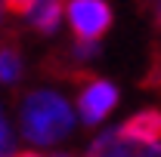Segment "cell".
<instances>
[{
    "label": "cell",
    "mask_w": 161,
    "mask_h": 157,
    "mask_svg": "<svg viewBox=\"0 0 161 157\" xmlns=\"http://www.w3.org/2000/svg\"><path fill=\"white\" fill-rule=\"evenodd\" d=\"M118 105V89L102 77H93V74H84L78 80V111L84 123L96 126L99 120H105L112 114V108Z\"/></svg>",
    "instance_id": "2"
},
{
    "label": "cell",
    "mask_w": 161,
    "mask_h": 157,
    "mask_svg": "<svg viewBox=\"0 0 161 157\" xmlns=\"http://www.w3.org/2000/svg\"><path fill=\"white\" fill-rule=\"evenodd\" d=\"M65 3L68 0H37L28 13V22L31 28L40 31V34H53L62 22V13H65Z\"/></svg>",
    "instance_id": "5"
},
{
    "label": "cell",
    "mask_w": 161,
    "mask_h": 157,
    "mask_svg": "<svg viewBox=\"0 0 161 157\" xmlns=\"http://www.w3.org/2000/svg\"><path fill=\"white\" fill-rule=\"evenodd\" d=\"M53 157H68V154H53Z\"/></svg>",
    "instance_id": "12"
},
{
    "label": "cell",
    "mask_w": 161,
    "mask_h": 157,
    "mask_svg": "<svg viewBox=\"0 0 161 157\" xmlns=\"http://www.w3.org/2000/svg\"><path fill=\"white\" fill-rule=\"evenodd\" d=\"M16 157H37L34 151H22V154H16Z\"/></svg>",
    "instance_id": "10"
},
{
    "label": "cell",
    "mask_w": 161,
    "mask_h": 157,
    "mask_svg": "<svg viewBox=\"0 0 161 157\" xmlns=\"http://www.w3.org/2000/svg\"><path fill=\"white\" fill-rule=\"evenodd\" d=\"M155 25L161 28V3H155Z\"/></svg>",
    "instance_id": "9"
},
{
    "label": "cell",
    "mask_w": 161,
    "mask_h": 157,
    "mask_svg": "<svg viewBox=\"0 0 161 157\" xmlns=\"http://www.w3.org/2000/svg\"><path fill=\"white\" fill-rule=\"evenodd\" d=\"M13 145V136H9V126L3 123V117H0V151H6Z\"/></svg>",
    "instance_id": "8"
},
{
    "label": "cell",
    "mask_w": 161,
    "mask_h": 157,
    "mask_svg": "<svg viewBox=\"0 0 161 157\" xmlns=\"http://www.w3.org/2000/svg\"><path fill=\"white\" fill-rule=\"evenodd\" d=\"M19 120H22V133L28 142L34 145H56L71 133V108L59 93H28L25 102L19 108Z\"/></svg>",
    "instance_id": "1"
},
{
    "label": "cell",
    "mask_w": 161,
    "mask_h": 157,
    "mask_svg": "<svg viewBox=\"0 0 161 157\" xmlns=\"http://www.w3.org/2000/svg\"><path fill=\"white\" fill-rule=\"evenodd\" d=\"M152 3H161V0H152Z\"/></svg>",
    "instance_id": "13"
},
{
    "label": "cell",
    "mask_w": 161,
    "mask_h": 157,
    "mask_svg": "<svg viewBox=\"0 0 161 157\" xmlns=\"http://www.w3.org/2000/svg\"><path fill=\"white\" fill-rule=\"evenodd\" d=\"M34 3H37V0H3V9L13 13V16H28Z\"/></svg>",
    "instance_id": "7"
},
{
    "label": "cell",
    "mask_w": 161,
    "mask_h": 157,
    "mask_svg": "<svg viewBox=\"0 0 161 157\" xmlns=\"http://www.w3.org/2000/svg\"><path fill=\"white\" fill-rule=\"evenodd\" d=\"M0 19H3V0H0Z\"/></svg>",
    "instance_id": "11"
},
{
    "label": "cell",
    "mask_w": 161,
    "mask_h": 157,
    "mask_svg": "<svg viewBox=\"0 0 161 157\" xmlns=\"http://www.w3.org/2000/svg\"><path fill=\"white\" fill-rule=\"evenodd\" d=\"M22 74V53L16 46L13 34H0V80L16 83Z\"/></svg>",
    "instance_id": "6"
},
{
    "label": "cell",
    "mask_w": 161,
    "mask_h": 157,
    "mask_svg": "<svg viewBox=\"0 0 161 157\" xmlns=\"http://www.w3.org/2000/svg\"><path fill=\"white\" fill-rule=\"evenodd\" d=\"M68 22L75 28V40H96L112 28V6L105 0H68Z\"/></svg>",
    "instance_id": "3"
},
{
    "label": "cell",
    "mask_w": 161,
    "mask_h": 157,
    "mask_svg": "<svg viewBox=\"0 0 161 157\" xmlns=\"http://www.w3.org/2000/svg\"><path fill=\"white\" fill-rule=\"evenodd\" d=\"M118 136L127 142H142V145L161 142V108H146L140 114H133L130 120H124Z\"/></svg>",
    "instance_id": "4"
}]
</instances>
